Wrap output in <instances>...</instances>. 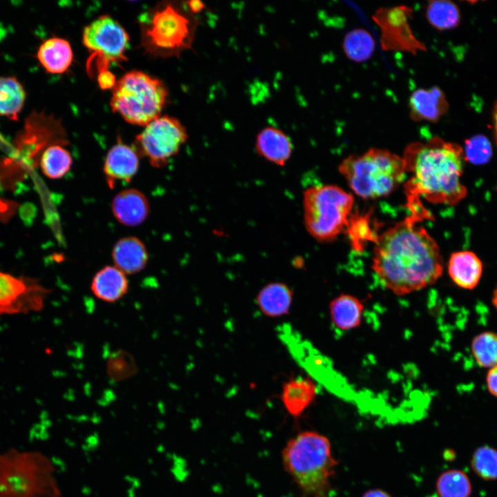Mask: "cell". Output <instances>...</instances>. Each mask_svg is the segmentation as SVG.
Returning a JSON list of instances; mask_svg holds the SVG:
<instances>
[{
  "mask_svg": "<svg viewBox=\"0 0 497 497\" xmlns=\"http://www.w3.org/2000/svg\"><path fill=\"white\" fill-rule=\"evenodd\" d=\"M51 459L38 451L0 452V497H61Z\"/></svg>",
  "mask_w": 497,
  "mask_h": 497,
  "instance_id": "277c9868",
  "label": "cell"
},
{
  "mask_svg": "<svg viewBox=\"0 0 497 497\" xmlns=\"http://www.w3.org/2000/svg\"><path fill=\"white\" fill-rule=\"evenodd\" d=\"M491 153L490 142L483 135H476L465 142V155L474 164L485 163L490 159Z\"/></svg>",
  "mask_w": 497,
  "mask_h": 497,
  "instance_id": "1f68e13d",
  "label": "cell"
},
{
  "mask_svg": "<svg viewBox=\"0 0 497 497\" xmlns=\"http://www.w3.org/2000/svg\"><path fill=\"white\" fill-rule=\"evenodd\" d=\"M141 46L155 57L178 56L191 48L190 19L171 3L156 6L140 17Z\"/></svg>",
  "mask_w": 497,
  "mask_h": 497,
  "instance_id": "ba28073f",
  "label": "cell"
},
{
  "mask_svg": "<svg viewBox=\"0 0 497 497\" xmlns=\"http://www.w3.org/2000/svg\"><path fill=\"white\" fill-rule=\"evenodd\" d=\"M492 302H493L494 305L495 306V307L497 309V288L496 289V290L494 293Z\"/></svg>",
  "mask_w": 497,
  "mask_h": 497,
  "instance_id": "f35d334b",
  "label": "cell"
},
{
  "mask_svg": "<svg viewBox=\"0 0 497 497\" xmlns=\"http://www.w3.org/2000/svg\"><path fill=\"white\" fill-rule=\"evenodd\" d=\"M402 157L406 174L410 175L404 184L410 214L430 215L422 197L433 204L449 205L465 197L467 191L460 181L464 152L459 145L432 137L409 144Z\"/></svg>",
  "mask_w": 497,
  "mask_h": 497,
  "instance_id": "7a4b0ae2",
  "label": "cell"
},
{
  "mask_svg": "<svg viewBox=\"0 0 497 497\" xmlns=\"http://www.w3.org/2000/svg\"><path fill=\"white\" fill-rule=\"evenodd\" d=\"M37 57L49 73L61 74L70 66L73 52L70 43L61 37H50L39 47Z\"/></svg>",
  "mask_w": 497,
  "mask_h": 497,
  "instance_id": "44dd1931",
  "label": "cell"
},
{
  "mask_svg": "<svg viewBox=\"0 0 497 497\" xmlns=\"http://www.w3.org/2000/svg\"><path fill=\"white\" fill-rule=\"evenodd\" d=\"M113 216L124 226H137L148 217L150 211L147 197L136 188L119 192L111 203Z\"/></svg>",
  "mask_w": 497,
  "mask_h": 497,
  "instance_id": "2e32d148",
  "label": "cell"
},
{
  "mask_svg": "<svg viewBox=\"0 0 497 497\" xmlns=\"http://www.w3.org/2000/svg\"><path fill=\"white\" fill-rule=\"evenodd\" d=\"M483 271L480 259L471 251L453 253L449 260L448 272L458 286L471 289L478 283Z\"/></svg>",
  "mask_w": 497,
  "mask_h": 497,
  "instance_id": "7402d4cb",
  "label": "cell"
},
{
  "mask_svg": "<svg viewBox=\"0 0 497 497\" xmlns=\"http://www.w3.org/2000/svg\"><path fill=\"white\" fill-rule=\"evenodd\" d=\"M362 497H391L387 491L380 489H373L366 491Z\"/></svg>",
  "mask_w": 497,
  "mask_h": 497,
  "instance_id": "8d00e7d4",
  "label": "cell"
},
{
  "mask_svg": "<svg viewBox=\"0 0 497 497\" xmlns=\"http://www.w3.org/2000/svg\"><path fill=\"white\" fill-rule=\"evenodd\" d=\"M473 471L485 480H497V449L487 446L478 447L471 460Z\"/></svg>",
  "mask_w": 497,
  "mask_h": 497,
  "instance_id": "4dcf8cb0",
  "label": "cell"
},
{
  "mask_svg": "<svg viewBox=\"0 0 497 497\" xmlns=\"http://www.w3.org/2000/svg\"><path fill=\"white\" fill-rule=\"evenodd\" d=\"M436 488L439 497H470L472 492L469 478L457 469L443 471L437 478Z\"/></svg>",
  "mask_w": 497,
  "mask_h": 497,
  "instance_id": "f1b7e54d",
  "label": "cell"
},
{
  "mask_svg": "<svg viewBox=\"0 0 497 497\" xmlns=\"http://www.w3.org/2000/svg\"><path fill=\"white\" fill-rule=\"evenodd\" d=\"M448 108L445 93L437 86L418 88L411 93L409 100V116L414 121L437 122Z\"/></svg>",
  "mask_w": 497,
  "mask_h": 497,
  "instance_id": "9a60e30c",
  "label": "cell"
},
{
  "mask_svg": "<svg viewBox=\"0 0 497 497\" xmlns=\"http://www.w3.org/2000/svg\"><path fill=\"white\" fill-rule=\"evenodd\" d=\"M188 10L193 13H199L205 8L204 3L199 0L186 1Z\"/></svg>",
  "mask_w": 497,
  "mask_h": 497,
  "instance_id": "d590c367",
  "label": "cell"
},
{
  "mask_svg": "<svg viewBox=\"0 0 497 497\" xmlns=\"http://www.w3.org/2000/svg\"><path fill=\"white\" fill-rule=\"evenodd\" d=\"M26 91L14 77H0V116L17 120L26 100Z\"/></svg>",
  "mask_w": 497,
  "mask_h": 497,
  "instance_id": "d4e9b609",
  "label": "cell"
},
{
  "mask_svg": "<svg viewBox=\"0 0 497 497\" xmlns=\"http://www.w3.org/2000/svg\"><path fill=\"white\" fill-rule=\"evenodd\" d=\"M349 222H351L353 226L351 229H349V231L353 230V232L349 233L351 234L354 246L358 245L359 241L364 240H370L374 242H376L377 237L372 235V233L369 226L366 224V220L364 217H360L358 219L354 220L353 222H351L350 220Z\"/></svg>",
  "mask_w": 497,
  "mask_h": 497,
  "instance_id": "d6a6232c",
  "label": "cell"
},
{
  "mask_svg": "<svg viewBox=\"0 0 497 497\" xmlns=\"http://www.w3.org/2000/svg\"><path fill=\"white\" fill-rule=\"evenodd\" d=\"M364 309L362 302L349 294H341L329 304L332 322L342 331L355 329L360 324Z\"/></svg>",
  "mask_w": 497,
  "mask_h": 497,
  "instance_id": "cb8c5ba5",
  "label": "cell"
},
{
  "mask_svg": "<svg viewBox=\"0 0 497 497\" xmlns=\"http://www.w3.org/2000/svg\"><path fill=\"white\" fill-rule=\"evenodd\" d=\"M413 10L407 6L378 9L372 18L381 31L384 50L407 52L416 55L426 50L425 44L415 36L411 25Z\"/></svg>",
  "mask_w": 497,
  "mask_h": 497,
  "instance_id": "8fae6325",
  "label": "cell"
},
{
  "mask_svg": "<svg viewBox=\"0 0 497 497\" xmlns=\"http://www.w3.org/2000/svg\"><path fill=\"white\" fill-rule=\"evenodd\" d=\"M425 16L431 26L439 30L454 28L460 21L458 7L450 1H430L426 6Z\"/></svg>",
  "mask_w": 497,
  "mask_h": 497,
  "instance_id": "4316f807",
  "label": "cell"
},
{
  "mask_svg": "<svg viewBox=\"0 0 497 497\" xmlns=\"http://www.w3.org/2000/svg\"><path fill=\"white\" fill-rule=\"evenodd\" d=\"M82 41L90 54L86 70L91 77L108 70L110 64L127 59L128 34L109 15H101L86 26L83 30Z\"/></svg>",
  "mask_w": 497,
  "mask_h": 497,
  "instance_id": "9c48e42d",
  "label": "cell"
},
{
  "mask_svg": "<svg viewBox=\"0 0 497 497\" xmlns=\"http://www.w3.org/2000/svg\"><path fill=\"white\" fill-rule=\"evenodd\" d=\"M487 385L489 392L497 398V365L491 367L488 371Z\"/></svg>",
  "mask_w": 497,
  "mask_h": 497,
  "instance_id": "e575fe53",
  "label": "cell"
},
{
  "mask_svg": "<svg viewBox=\"0 0 497 497\" xmlns=\"http://www.w3.org/2000/svg\"><path fill=\"white\" fill-rule=\"evenodd\" d=\"M67 144L66 134L59 119L43 113L33 112L26 121L24 128L17 139V146L28 151V157L41 155L53 144Z\"/></svg>",
  "mask_w": 497,
  "mask_h": 497,
  "instance_id": "4fadbf2b",
  "label": "cell"
},
{
  "mask_svg": "<svg viewBox=\"0 0 497 497\" xmlns=\"http://www.w3.org/2000/svg\"><path fill=\"white\" fill-rule=\"evenodd\" d=\"M90 289L94 295L106 302H115L123 298L128 289L126 273L115 266H106L92 277Z\"/></svg>",
  "mask_w": 497,
  "mask_h": 497,
  "instance_id": "d6986e66",
  "label": "cell"
},
{
  "mask_svg": "<svg viewBox=\"0 0 497 497\" xmlns=\"http://www.w3.org/2000/svg\"><path fill=\"white\" fill-rule=\"evenodd\" d=\"M338 171L354 193L363 199L391 194L407 176L402 157L378 148L347 156L339 164Z\"/></svg>",
  "mask_w": 497,
  "mask_h": 497,
  "instance_id": "5b68a950",
  "label": "cell"
},
{
  "mask_svg": "<svg viewBox=\"0 0 497 497\" xmlns=\"http://www.w3.org/2000/svg\"><path fill=\"white\" fill-rule=\"evenodd\" d=\"M316 394L315 382L309 378L299 377L283 384L281 399L288 413L298 418L309 407Z\"/></svg>",
  "mask_w": 497,
  "mask_h": 497,
  "instance_id": "ffe728a7",
  "label": "cell"
},
{
  "mask_svg": "<svg viewBox=\"0 0 497 497\" xmlns=\"http://www.w3.org/2000/svg\"><path fill=\"white\" fill-rule=\"evenodd\" d=\"M471 351L480 367L497 365V333L487 331L476 335L471 342Z\"/></svg>",
  "mask_w": 497,
  "mask_h": 497,
  "instance_id": "f546056e",
  "label": "cell"
},
{
  "mask_svg": "<svg viewBox=\"0 0 497 497\" xmlns=\"http://www.w3.org/2000/svg\"><path fill=\"white\" fill-rule=\"evenodd\" d=\"M257 153L277 166H284L291 157L293 143L281 129L266 126L257 135L255 143Z\"/></svg>",
  "mask_w": 497,
  "mask_h": 497,
  "instance_id": "e0dca14e",
  "label": "cell"
},
{
  "mask_svg": "<svg viewBox=\"0 0 497 497\" xmlns=\"http://www.w3.org/2000/svg\"><path fill=\"white\" fill-rule=\"evenodd\" d=\"M111 256L115 266L126 274L140 272L148 261V253L144 243L135 236L118 240L113 247Z\"/></svg>",
  "mask_w": 497,
  "mask_h": 497,
  "instance_id": "ac0fdd59",
  "label": "cell"
},
{
  "mask_svg": "<svg viewBox=\"0 0 497 497\" xmlns=\"http://www.w3.org/2000/svg\"><path fill=\"white\" fill-rule=\"evenodd\" d=\"M188 139L187 130L175 117L159 116L135 137L133 148L155 168L166 166Z\"/></svg>",
  "mask_w": 497,
  "mask_h": 497,
  "instance_id": "30bf717a",
  "label": "cell"
},
{
  "mask_svg": "<svg viewBox=\"0 0 497 497\" xmlns=\"http://www.w3.org/2000/svg\"><path fill=\"white\" fill-rule=\"evenodd\" d=\"M376 42L372 35L363 28H355L344 37L342 48L345 55L351 61L362 62L372 56Z\"/></svg>",
  "mask_w": 497,
  "mask_h": 497,
  "instance_id": "83f0119b",
  "label": "cell"
},
{
  "mask_svg": "<svg viewBox=\"0 0 497 497\" xmlns=\"http://www.w3.org/2000/svg\"><path fill=\"white\" fill-rule=\"evenodd\" d=\"M493 121H494V130L497 139V103L494 106V112H493Z\"/></svg>",
  "mask_w": 497,
  "mask_h": 497,
  "instance_id": "74e56055",
  "label": "cell"
},
{
  "mask_svg": "<svg viewBox=\"0 0 497 497\" xmlns=\"http://www.w3.org/2000/svg\"><path fill=\"white\" fill-rule=\"evenodd\" d=\"M281 458L304 497H329L338 461L327 437L315 431H300L286 441Z\"/></svg>",
  "mask_w": 497,
  "mask_h": 497,
  "instance_id": "3957f363",
  "label": "cell"
},
{
  "mask_svg": "<svg viewBox=\"0 0 497 497\" xmlns=\"http://www.w3.org/2000/svg\"><path fill=\"white\" fill-rule=\"evenodd\" d=\"M422 220L409 215L377 236L372 269L389 291L405 295L433 284L442 275L440 248L422 226Z\"/></svg>",
  "mask_w": 497,
  "mask_h": 497,
  "instance_id": "6da1fadb",
  "label": "cell"
},
{
  "mask_svg": "<svg viewBox=\"0 0 497 497\" xmlns=\"http://www.w3.org/2000/svg\"><path fill=\"white\" fill-rule=\"evenodd\" d=\"M304 225L320 242L335 240L348 226L353 196L336 185L321 184L303 193Z\"/></svg>",
  "mask_w": 497,
  "mask_h": 497,
  "instance_id": "52a82bcc",
  "label": "cell"
},
{
  "mask_svg": "<svg viewBox=\"0 0 497 497\" xmlns=\"http://www.w3.org/2000/svg\"><path fill=\"white\" fill-rule=\"evenodd\" d=\"M97 81L99 88L102 90L113 89L117 82L116 77L108 70L99 73L97 76Z\"/></svg>",
  "mask_w": 497,
  "mask_h": 497,
  "instance_id": "836d02e7",
  "label": "cell"
},
{
  "mask_svg": "<svg viewBox=\"0 0 497 497\" xmlns=\"http://www.w3.org/2000/svg\"><path fill=\"white\" fill-rule=\"evenodd\" d=\"M40 166L43 173L50 179H59L70 170L72 157L61 144H53L46 148L40 157Z\"/></svg>",
  "mask_w": 497,
  "mask_h": 497,
  "instance_id": "484cf974",
  "label": "cell"
},
{
  "mask_svg": "<svg viewBox=\"0 0 497 497\" xmlns=\"http://www.w3.org/2000/svg\"><path fill=\"white\" fill-rule=\"evenodd\" d=\"M49 293L35 279L0 271V316L39 311Z\"/></svg>",
  "mask_w": 497,
  "mask_h": 497,
  "instance_id": "7c38bea8",
  "label": "cell"
},
{
  "mask_svg": "<svg viewBox=\"0 0 497 497\" xmlns=\"http://www.w3.org/2000/svg\"><path fill=\"white\" fill-rule=\"evenodd\" d=\"M139 156L133 147L125 144L119 139L110 148L103 166L105 179L110 188L132 180L139 168Z\"/></svg>",
  "mask_w": 497,
  "mask_h": 497,
  "instance_id": "5bb4252c",
  "label": "cell"
},
{
  "mask_svg": "<svg viewBox=\"0 0 497 497\" xmlns=\"http://www.w3.org/2000/svg\"><path fill=\"white\" fill-rule=\"evenodd\" d=\"M112 91V110L131 124L144 126L159 117L168 96L162 80L135 70L118 79Z\"/></svg>",
  "mask_w": 497,
  "mask_h": 497,
  "instance_id": "8992f818",
  "label": "cell"
},
{
  "mask_svg": "<svg viewBox=\"0 0 497 497\" xmlns=\"http://www.w3.org/2000/svg\"><path fill=\"white\" fill-rule=\"evenodd\" d=\"M256 301L264 315L280 317L289 311L293 301V291L284 283L271 282L259 291Z\"/></svg>",
  "mask_w": 497,
  "mask_h": 497,
  "instance_id": "603a6c76",
  "label": "cell"
}]
</instances>
